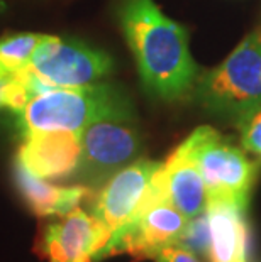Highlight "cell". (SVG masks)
<instances>
[{"label": "cell", "mask_w": 261, "mask_h": 262, "mask_svg": "<svg viewBox=\"0 0 261 262\" xmlns=\"http://www.w3.org/2000/svg\"><path fill=\"white\" fill-rule=\"evenodd\" d=\"M246 210L237 202L220 196H207L210 228V262H246L248 222Z\"/></svg>", "instance_id": "8fae6325"}, {"label": "cell", "mask_w": 261, "mask_h": 262, "mask_svg": "<svg viewBox=\"0 0 261 262\" xmlns=\"http://www.w3.org/2000/svg\"><path fill=\"white\" fill-rule=\"evenodd\" d=\"M112 237L102 220L80 206L44 225L39 254L48 262H97Z\"/></svg>", "instance_id": "ba28073f"}, {"label": "cell", "mask_w": 261, "mask_h": 262, "mask_svg": "<svg viewBox=\"0 0 261 262\" xmlns=\"http://www.w3.org/2000/svg\"><path fill=\"white\" fill-rule=\"evenodd\" d=\"M176 244L188 250H192L198 257H204V255L209 257L210 228H209V220H207V213H205V211L202 215L195 216V219L188 220L185 230H183L180 241Z\"/></svg>", "instance_id": "2e32d148"}, {"label": "cell", "mask_w": 261, "mask_h": 262, "mask_svg": "<svg viewBox=\"0 0 261 262\" xmlns=\"http://www.w3.org/2000/svg\"><path fill=\"white\" fill-rule=\"evenodd\" d=\"M115 14L144 90L165 102L190 97L202 70L185 27L166 17L154 0H117Z\"/></svg>", "instance_id": "6da1fadb"}, {"label": "cell", "mask_w": 261, "mask_h": 262, "mask_svg": "<svg viewBox=\"0 0 261 262\" xmlns=\"http://www.w3.org/2000/svg\"><path fill=\"white\" fill-rule=\"evenodd\" d=\"M29 70L54 88H75L102 81L114 71V59L88 42L43 36Z\"/></svg>", "instance_id": "52a82bcc"}, {"label": "cell", "mask_w": 261, "mask_h": 262, "mask_svg": "<svg viewBox=\"0 0 261 262\" xmlns=\"http://www.w3.org/2000/svg\"><path fill=\"white\" fill-rule=\"evenodd\" d=\"M163 172L171 203L188 220L202 215L207 208V186L197 163L182 144L166 158Z\"/></svg>", "instance_id": "4fadbf2b"}, {"label": "cell", "mask_w": 261, "mask_h": 262, "mask_svg": "<svg viewBox=\"0 0 261 262\" xmlns=\"http://www.w3.org/2000/svg\"><path fill=\"white\" fill-rule=\"evenodd\" d=\"M190 97L236 127L261 108V27L244 36L220 64L202 70Z\"/></svg>", "instance_id": "7a4b0ae2"}, {"label": "cell", "mask_w": 261, "mask_h": 262, "mask_svg": "<svg viewBox=\"0 0 261 262\" xmlns=\"http://www.w3.org/2000/svg\"><path fill=\"white\" fill-rule=\"evenodd\" d=\"M159 166L161 163L153 159H136L110 176L95 193L92 191L90 213L102 220L112 232L110 241L122 235L134 222L146 189Z\"/></svg>", "instance_id": "9c48e42d"}, {"label": "cell", "mask_w": 261, "mask_h": 262, "mask_svg": "<svg viewBox=\"0 0 261 262\" xmlns=\"http://www.w3.org/2000/svg\"><path fill=\"white\" fill-rule=\"evenodd\" d=\"M143 134L131 100L88 124L80 134V163L71 180L95 189L139 159Z\"/></svg>", "instance_id": "277c9868"}, {"label": "cell", "mask_w": 261, "mask_h": 262, "mask_svg": "<svg viewBox=\"0 0 261 262\" xmlns=\"http://www.w3.org/2000/svg\"><path fill=\"white\" fill-rule=\"evenodd\" d=\"M44 34L22 32L0 39V68L10 73L26 70Z\"/></svg>", "instance_id": "5bb4252c"}, {"label": "cell", "mask_w": 261, "mask_h": 262, "mask_svg": "<svg viewBox=\"0 0 261 262\" xmlns=\"http://www.w3.org/2000/svg\"><path fill=\"white\" fill-rule=\"evenodd\" d=\"M182 146L197 163L207 196L229 198L248 206L258 164L248 158L244 149L234 146L210 125L197 127Z\"/></svg>", "instance_id": "5b68a950"}, {"label": "cell", "mask_w": 261, "mask_h": 262, "mask_svg": "<svg viewBox=\"0 0 261 262\" xmlns=\"http://www.w3.org/2000/svg\"><path fill=\"white\" fill-rule=\"evenodd\" d=\"M154 262H202L197 254L192 250L182 247L178 244L168 245V247L161 249L159 252L154 255Z\"/></svg>", "instance_id": "ac0fdd59"}, {"label": "cell", "mask_w": 261, "mask_h": 262, "mask_svg": "<svg viewBox=\"0 0 261 262\" xmlns=\"http://www.w3.org/2000/svg\"><path fill=\"white\" fill-rule=\"evenodd\" d=\"M14 183L19 194L32 213L39 219L61 216L78 208L83 200L92 196V188L85 185L56 186L34 176L17 159H14Z\"/></svg>", "instance_id": "7c38bea8"}, {"label": "cell", "mask_w": 261, "mask_h": 262, "mask_svg": "<svg viewBox=\"0 0 261 262\" xmlns=\"http://www.w3.org/2000/svg\"><path fill=\"white\" fill-rule=\"evenodd\" d=\"M187 224L188 219L170 200L161 163L146 189L134 222L122 235L109 242L104 259L117 254H129L134 259H154L161 249L180 241Z\"/></svg>", "instance_id": "8992f818"}, {"label": "cell", "mask_w": 261, "mask_h": 262, "mask_svg": "<svg viewBox=\"0 0 261 262\" xmlns=\"http://www.w3.org/2000/svg\"><path fill=\"white\" fill-rule=\"evenodd\" d=\"M24 71L26 70L10 73V71L0 68V110L9 108L10 112L17 114L32 98L29 88L26 85Z\"/></svg>", "instance_id": "9a60e30c"}, {"label": "cell", "mask_w": 261, "mask_h": 262, "mask_svg": "<svg viewBox=\"0 0 261 262\" xmlns=\"http://www.w3.org/2000/svg\"><path fill=\"white\" fill-rule=\"evenodd\" d=\"M15 159L43 180H71L80 163V136L73 132H34L22 137Z\"/></svg>", "instance_id": "30bf717a"}, {"label": "cell", "mask_w": 261, "mask_h": 262, "mask_svg": "<svg viewBox=\"0 0 261 262\" xmlns=\"http://www.w3.org/2000/svg\"><path fill=\"white\" fill-rule=\"evenodd\" d=\"M241 132V146L246 152L261 159V108L237 125Z\"/></svg>", "instance_id": "e0dca14e"}, {"label": "cell", "mask_w": 261, "mask_h": 262, "mask_svg": "<svg viewBox=\"0 0 261 262\" xmlns=\"http://www.w3.org/2000/svg\"><path fill=\"white\" fill-rule=\"evenodd\" d=\"M126 102H129V97L119 86L104 81L75 88H53L32 97L15 114V125L21 137L53 130L80 136L88 124Z\"/></svg>", "instance_id": "3957f363"}]
</instances>
